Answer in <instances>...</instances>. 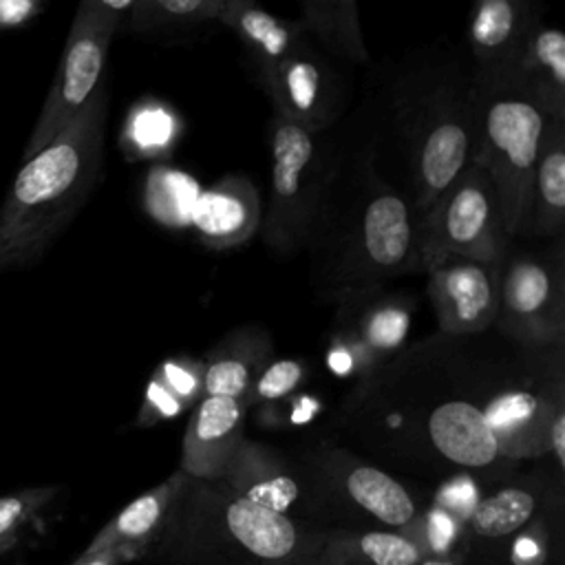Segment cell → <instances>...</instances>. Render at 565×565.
<instances>
[{
	"mask_svg": "<svg viewBox=\"0 0 565 565\" xmlns=\"http://www.w3.org/2000/svg\"><path fill=\"white\" fill-rule=\"evenodd\" d=\"M55 494V486H40L0 497V543L11 545L22 530L38 519L40 510L53 501Z\"/></svg>",
	"mask_w": 565,
	"mask_h": 565,
	"instance_id": "obj_29",
	"label": "cell"
},
{
	"mask_svg": "<svg viewBox=\"0 0 565 565\" xmlns=\"http://www.w3.org/2000/svg\"><path fill=\"white\" fill-rule=\"evenodd\" d=\"M426 428L433 446L459 466L481 468L499 457L483 411L470 402L452 399L435 406Z\"/></svg>",
	"mask_w": 565,
	"mask_h": 565,
	"instance_id": "obj_17",
	"label": "cell"
},
{
	"mask_svg": "<svg viewBox=\"0 0 565 565\" xmlns=\"http://www.w3.org/2000/svg\"><path fill=\"white\" fill-rule=\"evenodd\" d=\"M550 452L554 455L556 463L563 468L565 463V411L561 408L550 426Z\"/></svg>",
	"mask_w": 565,
	"mask_h": 565,
	"instance_id": "obj_35",
	"label": "cell"
},
{
	"mask_svg": "<svg viewBox=\"0 0 565 565\" xmlns=\"http://www.w3.org/2000/svg\"><path fill=\"white\" fill-rule=\"evenodd\" d=\"M428 269V298L441 331L477 333L490 327L499 305V265H486L452 254L424 260Z\"/></svg>",
	"mask_w": 565,
	"mask_h": 565,
	"instance_id": "obj_6",
	"label": "cell"
},
{
	"mask_svg": "<svg viewBox=\"0 0 565 565\" xmlns=\"http://www.w3.org/2000/svg\"><path fill=\"white\" fill-rule=\"evenodd\" d=\"M236 499L287 514L298 499V483L282 461L263 444L243 439L223 477L216 481Z\"/></svg>",
	"mask_w": 565,
	"mask_h": 565,
	"instance_id": "obj_15",
	"label": "cell"
},
{
	"mask_svg": "<svg viewBox=\"0 0 565 565\" xmlns=\"http://www.w3.org/2000/svg\"><path fill=\"white\" fill-rule=\"evenodd\" d=\"M218 22L230 26L260 64L263 75L298 51L296 29L247 0H223Z\"/></svg>",
	"mask_w": 565,
	"mask_h": 565,
	"instance_id": "obj_22",
	"label": "cell"
},
{
	"mask_svg": "<svg viewBox=\"0 0 565 565\" xmlns=\"http://www.w3.org/2000/svg\"><path fill=\"white\" fill-rule=\"evenodd\" d=\"M349 499L391 527H406L415 516V503L406 488L375 466L355 463L344 475Z\"/></svg>",
	"mask_w": 565,
	"mask_h": 565,
	"instance_id": "obj_24",
	"label": "cell"
},
{
	"mask_svg": "<svg viewBox=\"0 0 565 565\" xmlns=\"http://www.w3.org/2000/svg\"><path fill=\"white\" fill-rule=\"evenodd\" d=\"M527 7L516 0H483L470 22V42L479 62L494 71H514L530 35Z\"/></svg>",
	"mask_w": 565,
	"mask_h": 565,
	"instance_id": "obj_19",
	"label": "cell"
},
{
	"mask_svg": "<svg viewBox=\"0 0 565 565\" xmlns=\"http://www.w3.org/2000/svg\"><path fill=\"white\" fill-rule=\"evenodd\" d=\"M267 95L278 117L316 132L331 117V90L318 62L302 55L300 49L263 75Z\"/></svg>",
	"mask_w": 565,
	"mask_h": 565,
	"instance_id": "obj_14",
	"label": "cell"
},
{
	"mask_svg": "<svg viewBox=\"0 0 565 565\" xmlns=\"http://www.w3.org/2000/svg\"><path fill=\"white\" fill-rule=\"evenodd\" d=\"M472 128L477 124L457 113L437 119L424 135L415 177V212L419 218L475 163L477 141Z\"/></svg>",
	"mask_w": 565,
	"mask_h": 565,
	"instance_id": "obj_9",
	"label": "cell"
},
{
	"mask_svg": "<svg viewBox=\"0 0 565 565\" xmlns=\"http://www.w3.org/2000/svg\"><path fill=\"white\" fill-rule=\"evenodd\" d=\"M263 210L254 183L232 174L199 194L192 207V225L199 238L214 249L236 247L260 227Z\"/></svg>",
	"mask_w": 565,
	"mask_h": 565,
	"instance_id": "obj_11",
	"label": "cell"
},
{
	"mask_svg": "<svg viewBox=\"0 0 565 565\" xmlns=\"http://www.w3.org/2000/svg\"><path fill=\"white\" fill-rule=\"evenodd\" d=\"M406 327L408 320L404 313L393 309H377L373 313V320L364 324V338L375 349H388L404 335Z\"/></svg>",
	"mask_w": 565,
	"mask_h": 565,
	"instance_id": "obj_33",
	"label": "cell"
},
{
	"mask_svg": "<svg viewBox=\"0 0 565 565\" xmlns=\"http://www.w3.org/2000/svg\"><path fill=\"white\" fill-rule=\"evenodd\" d=\"M565 121L550 119L536 157L527 232L552 236L565 223Z\"/></svg>",
	"mask_w": 565,
	"mask_h": 565,
	"instance_id": "obj_20",
	"label": "cell"
},
{
	"mask_svg": "<svg viewBox=\"0 0 565 565\" xmlns=\"http://www.w3.org/2000/svg\"><path fill=\"white\" fill-rule=\"evenodd\" d=\"M223 0H135L126 15L132 31L159 29H194L196 24L218 22Z\"/></svg>",
	"mask_w": 565,
	"mask_h": 565,
	"instance_id": "obj_28",
	"label": "cell"
},
{
	"mask_svg": "<svg viewBox=\"0 0 565 565\" xmlns=\"http://www.w3.org/2000/svg\"><path fill=\"white\" fill-rule=\"evenodd\" d=\"M419 547L402 532H360L331 541L327 561L331 565H417Z\"/></svg>",
	"mask_w": 565,
	"mask_h": 565,
	"instance_id": "obj_26",
	"label": "cell"
},
{
	"mask_svg": "<svg viewBox=\"0 0 565 565\" xmlns=\"http://www.w3.org/2000/svg\"><path fill=\"white\" fill-rule=\"evenodd\" d=\"M42 9L44 7L38 0H0V31L29 24L42 13Z\"/></svg>",
	"mask_w": 565,
	"mask_h": 565,
	"instance_id": "obj_34",
	"label": "cell"
},
{
	"mask_svg": "<svg viewBox=\"0 0 565 565\" xmlns=\"http://www.w3.org/2000/svg\"><path fill=\"white\" fill-rule=\"evenodd\" d=\"M126 563L124 554L117 550H102V552H82V556L71 565H121Z\"/></svg>",
	"mask_w": 565,
	"mask_h": 565,
	"instance_id": "obj_36",
	"label": "cell"
},
{
	"mask_svg": "<svg viewBox=\"0 0 565 565\" xmlns=\"http://www.w3.org/2000/svg\"><path fill=\"white\" fill-rule=\"evenodd\" d=\"M417 565H459V563H455L452 558H446V556H428V558H422Z\"/></svg>",
	"mask_w": 565,
	"mask_h": 565,
	"instance_id": "obj_37",
	"label": "cell"
},
{
	"mask_svg": "<svg viewBox=\"0 0 565 565\" xmlns=\"http://www.w3.org/2000/svg\"><path fill=\"white\" fill-rule=\"evenodd\" d=\"M512 73L550 119L565 117V33L561 29L530 31Z\"/></svg>",
	"mask_w": 565,
	"mask_h": 565,
	"instance_id": "obj_18",
	"label": "cell"
},
{
	"mask_svg": "<svg viewBox=\"0 0 565 565\" xmlns=\"http://www.w3.org/2000/svg\"><path fill=\"white\" fill-rule=\"evenodd\" d=\"M188 479L190 477L179 470L130 501L93 536L84 552L117 550L126 561L139 558L163 530L166 519L174 503L181 499Z\"/></svg>",
	"mask_w": 565,
	"mask_h": 565,
	"instance_id": "obj_12",
	"label": "cell"
},
{
	"mask_svg": "<svg viewBox=\"0 0 565 565\" xmlns=\"http://www.w3.org/2000/svg\"><path fill=\"white\" fill-rule=\"evenodd\" d=\"M305 380V366L298 360H276L269 362L263 373L256 377L249 395L245 397L243 406L276 402L294 393L300 382Z\"/></svg>",
	"mask_w": 565,
	"mask_h": 565,
	"instance_id": "obj_30",
	"label": "cell"
},
{
	"mask_svg": "<svg viewBox=\"0 0 565 565\" xmlns=\"http://www.w3.org/2000/svg\"><path fill=\"white\" fill-rule=\"evenodd\" d=\"M402 534L408 536L419 547L424 558H428V556H444V552L457 539V519H452L444 510H433L424 519L415 516L404 527Z\"/></svg>",
	"mask_w": 565,
	"mask_h": 565,
	"instance_id": "obj_31",
	"label": "cell"
},
{
	"mask_svg": "<svg viewBox=\"0 0 565 565\" xmlns=\"http://www.w3.org/2000/svg\"><path fill=\"white\" fill-rule=\"evenodd\" d=\"M550 554V536L541 521H532L516 532L510 547L512 565H545Z\"/></svg>",
	"mask_w": 565,
	"mask_h": 565,
	"instance_id": "obj_32",
	"label": "cell"
},
{
	"mask_svg": "<svg viewBox=\"0 0 565 565\" xmlns=\"http://www.w3.org/2000/svg\"><path fill=\"white\" fill-rule=\"evenodd\" d=\"M106 117L102 84L75 119L22 163L0 207V271L40 260L88 201L104 163Z\"/></svg>",
	"mask_w": 565,
	"mask_h": 565,
	"instance_id": "obj_1",
	"label": "cell"
},
{
	"mask_svg": "<svg viewBox=\"0 0 565 565\" xmlns=\"http://www.w3.org/2000/svg\"><path fill=\"white\" fill-rule=\"evenodd\" d=\"M135 0H84L66 35L57 75L24 148V161L49 146L102 86L110 40Z\"/></svg>",
	"mask_w": 565,
	"mask_h": 565,
	"instance_id": "obj_3",
	"label": "cell"
},
{
	"mask_svg": "<svg viewBox=\"0 0 565 565\" xmlns=\"http://www.w3.org/2000/svg\"><path fill=\"white\" fill-rule=\"evenodd\" d=\"M245 406L232 397L205 395L196 402L183 435L181 472L192 479L218 481L243 437Z\"/></svg>",
	"mask_w": 565,
	"mask_h": 565,
	"instance_id": "obj_8",
	"label": "cell"
},
{
	"mask_svg": "<svg viewBox=\"0 0 565 565\" xmlns=\"http://www.w3.org/2000/svg\"><path fill=\"white\" fill-rule=\"evenodd\" d=\"M302 20L318 40L338 55L366 62V46L360 31L358 4L353 0H311L302 4Z\"/></svg>",
	"mask_w": 565,
	"mask_h": 565,
	"instance_id": "obj_25",
	"label": "cell"
},
{
	"mask_svg": "<svg viewBox=\"0 0 565 565\" xmlns=\"http://www.w3.org/2000/svg\"><path fill=\"white\" fill-rule=\"evenodd\" d=\"M494 322L525 342H554L563 335V285L545 263L519 256L499 276Z\"/></svg>",
	"mask_w": 565,
	"mask_h": 565,
	"instance_id": "obj_7",
	"label": "cell"
},
{
	"mask_svg": "<svg viewBox=\"0 0 565 565\" xmlns=\"http://www.w3.org/2000/svg\"><path fill=\"white\" fill-rule=\"evenodd\" d=\"M547 124L550 115L519 84L483 108L475 163L492 179L505 234L527 232L532 179Z\"/></svg>",
	"mask_w": 565,
	"mask_h": 565,
	"instance_id": "obj_2",
	"label": "cell"
},
{
	"mask_svg": "<svg viewBox=\"0 0 565 565\" xmlns=\"http://www.w3.org/2000/svg\"><path fill=\"white\" fill-rule=\"evenodd\" d=\"M269 340L258 329L227 335L203 362V393L245 402L256 377L269 364Z\"/></svg>",
	"mask_w": 565,
	"mask_h": 565,
	"instance_id": "obj_16",
	"label": "cell"
},
{
	"mask_svg": "<svg viewBox=\"0 0 565 565\" xmlns=\"http://www.w3.org/2000/svg\"><path fill=\"white\" fill-rule=\"evenodd\" d=\"M561 408L558 399L516 388L494 395L481 411L501 457L534 459L550 452V426Z\"/></svg>",
	"mask_w": 565,
	"mask_h": 565,
	"instance_id": "obj_10",
	"label": "cell"
},
{
	"mask_svg": "<svg viewBox=\"0 0 565 565\" xmlns=\"http://www.w3.org/2000/svg\"><path fill=\"white\" fill-rule=\"evenodd\" d=\"M223 523L243 550L265 561L289 558L300 543L298 530L287 514L265 510L232 494L223 501Z\"/></svg>",
	"mask_w": 565,
	"mask_h": 565,
	"instance_id": "obj_21",
	"label": "cell"
},
{
	"mask_svg": "<svg viewBox=\"0 0 565 565\" xmlns=\"http://www.w3.org/2000/svg\"><path fill=\"white\" fill-rule=\"evenodd\" d=\"M203 393V362L188 358H170L161 362L146 388L143 404L137 415L139 426H152L174 417L196 402Z\"/></svg>",
	"mask_w": 565,
	"mask_h": 565,
	"instance_id": "obj_23",
	"label": "cell"
},
{
	"mask_svg": "<svg viewBox=\"0 0 565 565\" xmlns=\"http://www.w3.org/2000/svg\"><path fill=\"white\" fill-rule=\"evenodd\" d=\"M536 510V499L523 488H505L479 499L468 516L472 532L486 539H499L525 527Z\"/></svg>",
	"mask_w": 565,
	"mask_h": 565,
	"instance_id": "obj_27",
	"label": "cell"
},
{
	"mask_svg": "<svg viewBox=\"0 0 565 565\" xmlns=\"http://www.w3.org/2000/svg\"><path fill=\"white\" fill-rule=\"evenodd\" d=\"M417 249L422 260L452 254L468 260L499 265L503 238L497 190L488 172L472 163L419 218Z\"/></svg>",
	"mask_w": 565,
	"mask_h": 565,
	"instance_id": "obj_4",
	"label": "cell"
},
{
	"mask_svg": "<svg viewBox=\"0 0 565 565\" xmlns=\"http://www.w3.org/2000/svg\"><path fill=\"white\" fill-rule=\"evenodd\" d=\"M358 247L366 267L382 274L404 271L417 249V230L408 203L395 192L373 196L360 218Z\"/></svg>",
	"mask_w": 565,
	"mask_h": 565,
	"instance_id": "obj_13",
	"label": "cell"
},
{
	"mask_svg": "<svg viewBox=\"0 0 565 565\" xmlns=\"http://www.w3.org/2000/svg\"><path fill=\"white\" fill-rule=\"evenodd\" d=\"M318 190L320 163L313 135L276 115L269 203L260 218L269 247L291 252L305 241L318 205Z\"/></svg>",
	"mask_w": 565,
	"mask_h": 565,
	"instance_id": "obj_5",
	"label": "cell"
}]
</instances>
